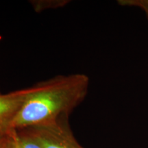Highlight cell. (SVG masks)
<instances>
[{"mask_svg": "<svg viewBox=\"0 0 148 148\" xmlns=\"http://www.w3.org/2000/svg\"><path fill=\"white\" fill-rule=\"evenodd\" d=\"M89 77L84 73L59 75L34 84L12 121L15 130L45 127L70 113L86 97Z\"/></svg>", "mask_w": 148, "mask_h": 148, "instance_id": "obj_1", "label": "cell"}, {"mask_svg": "<svg viewBox=\"0 0 148 148\" xmlns=\"http://www.w3.org/2000/svg\"><path fill=\"white\" fill-rule=\"evenodd\" d=\"M69 116H61L55 123L49 126L23 130L43 148H85L74 136L70 128Z\"/></svg>", "mask_w": 148, "mask_h": 148, "instance_id": "obj_2", "label": "cell"}, {"mask_svg": "<svg viewBox=\"0 0 148 148\" xmlns=\"http://www.w3.org/2000/svg\"><path fill=\"white\" fill-rule=\"evenodd\" d=\"M34 89V84L8 93H0V138L10 135L14 117Z\"/></svg>", "mask_w": 148, "mask_h": 148, "instance_id": "obj_3", "label": "cell"}, {"mask_svg": "<svg viewBox=\"0 0 148 148\" xmlns=\"http://www.w3.org/2000/svg\"><path fill=\"white\" fill-rule=\"evenodd\" d=\"M32 8L36 12L49 10V9H57L64 7L70 1L68 0H35L30 1Z\"/></svg>", "mask_w": 148, "mask_h": 148, "instance_id": "obj_4", "label": "cell"}, {"mask_svg": "<svg viewBox=\"0 0 148 148\" xmlns=\"http://www.w3.org/2000/svg\"><path fill=\"white\" fill-rule=\"evenodd\" d=\"M14 136L21 148H43L36 139L24 130H14Z\"/></svg>", "mask_w": 148, "mask_h": 148, "instance_id": "obj_5", "label": "cell"}, {"mask_svg": "<svg viewBox=\"0 0 148 148\" xmlns=\"http://www.w3.org/2000/svg\"><path fill=\"white\" fill-rule=\"evenodd\" d=\"M118 4L122 6L138 8L145 12L148 18V0H119Z\"/></svg>", "mask_w": 148, "mask_h": 148, "instance_id": "obj_6", "label": "cell"}, {"mask_svg": "<svg viewBox=\"0 0 148 148\" xmlns=\"http://www.w3.org/2000/svg\"><path fill=\"white\" fill-rule=\"evenodd\" d=\"M0 148H12V139L11 133L8 136L0 138Z\"/></svg>", "mask_w": 148, "mask_h": 148, "instance_id": "obj_7", "label": "cell"}, {"mask_svg": "<svg viewBox=\"0 0 148 148\" xmlns=\"http://www.w3.org/2000/svg\"><path fill=\"white\" fill-rule=\"evenodd\" d=\"M11 136H12V148H21L16 139L15 136H14V130H12L11 132Z\"/></svg>", "mask_w": 148, "mask_h": 148, "instance_id": "obj_8", "label": "cell"}]
</instances>
